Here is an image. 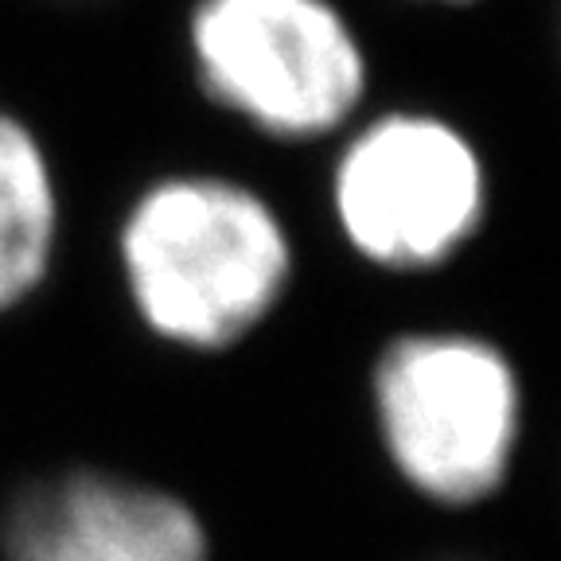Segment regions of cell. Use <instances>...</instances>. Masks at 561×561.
<instances>
[{
  "mask_svg": "<svg viewBox=\"0 0 561 561\" xmlns=\"http://www.w3.org/2000/svg\"><path fill=\"white\" fill-rule=\"evenodd\" d=\"M4 561H215L187 495L110 468H62L24 483L0 515Z\"/></svg>",
  "mask_w": 561,
  "mask_h": 561,
  "instance_id": "5",
  "label": "cell"
},
{
  "mask_svg": "<svg viewBox=\"0 0 561 561\" xmlns=\"http://www.w3.org/2000/svg\"><path fill=\"white\" fill-rule=\"evenodd\" d=\"M417 4H448V9H468V4H480V0H417Z\"/></svg>",
  "mask_w": 561,
  "mask_h": 561,
  "instance_id": "7",
  "label": "cell"
},
{
  "mask_svg": "<svg viewBox=\"0 0 561 561\" xmlns=\"http://www.w3.org/2000/svg\"><path fill=\"white\" fill-rule=\"evenodd\" d=\"M375 440L410 495L440 511L500 500L526 437V382L500 340L405 328L367 375Z\"/></svg>",
  "mask_w": 561,
  "mask_h": 561,
  "instance_id": "2",
  "label": "cell"
},
{
  "mask_svg": "<svg viewBox=\"0 0 561 561\" xmlns=\"http://www.w3.org/2000/svg\"><path fill=\"white\" fill-rule=\"evenodd\" d=\"M184 32L203 98L262 137L308 145L363 117L370 55L335 0H195Z\"/></svg>",
  "mask_w": 561,
  "mask_h": 561,
  "instance_id": "4",
  "label": "cell"
},
{
  "mask_svg": "<svg viewBox=\"0 0 561 561\" xmlns=\"http://www.w3.org/2000/svg\"><path fill=\"white\" fill-rule=\"evenodd\" d=\"M114 257L133 320L184 355L250 343L297 280L289 219L227 172L149 180L117 219Z\"/></svg>",
  "mask_w": 561,
  "mask_h": 561,
  "instance_id": "1",
  "label": "cell"
},
{
  "mask_svg": "<svg viewBox=\"0 0 561 561\" xmlns=\"http://www.w3.org/2000/svg\"><path fill=\"white\" fill-rule=\"evenodd\" d=\"M62 187L32 122L0 105V316L24 308L55 273Z\"/></svg>",
  "mask_w": 561,
  "mask_h": 561,
  "instance_id": "6",
  "label": "cell"
},
{
  "mask_svg": "<svg viewBox=\"0 0 561 561\" xmlns=\"http://www.w3.org/2000/svg\"><path fill=\"white\" fill-rule=\"evenodd\" d=\"M328 168L335 234L390 277L445 270L480 238L491 172L465 125L437 110H382L340 133Z\"/></svg>",
  "mask_w": 561,
  "mask_h": 561,
  "instance_id": "3",
  "label": "cell"
}]
</instances>
